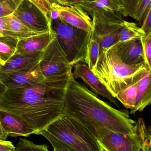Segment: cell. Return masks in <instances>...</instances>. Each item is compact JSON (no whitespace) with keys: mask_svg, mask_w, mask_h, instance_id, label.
I'll return each instance as SVG.
<instances>
[{"mask_svg":"<svg viewBox=\"0 0 151 151\" xmlns=\"http://www.w3.org/2000/svg\"><path fill=\"white\" fill-rule=\"evenodd\" d=\"M55 37V33L51 28L44 32L18 39L14 54L43 52Z\"/></svg>","mask_w":151,"mask_h":151,"instance_id":"4fadbf2b","label":"cell"},{"mask_svg":"<svg viewBox=\"0 0 151 151\" xmlns=\"http://www.w3.org/2000/svg\"><path fill=\"white\" fill-rule=\"evenodd\" d=\"M16 147L12 142L0 139V151H15Z\"/></svg>","mask_w":151,"mask_h":151,"instance_id":"f546056e","label":"cell"},{"mask_svg":"<svg viewBox=\"0 0 151 151\" xmlns=\"http://www.w3.org/2000/svg\"><path fill=\"white\" fill-rule=\"evenodd\" d=\"M0 3L5 4H9L12 7H14L16 9L15 4L10 1V0H0Z\"/></svg>","mask_w":151,"mask_h":151,"instance_id":"d590c367","label":"cell"},{"mask_svg":"<svg viewBox=\"0 0 151 151\" xmlns=\"http://www.w3.org/2000/svg\"><path fill=\"white\" fill-rule=\"evenodd\" d=\"M142 25L141 29L145 32V33H149L151 32V9L149 10L144 18L143 19Z\"/></svg>","mask_w":151,"mask_h":151,"instance_id":"83f0119b","label":"cell"},{"mask_svg":"<svg viewBox=\"0 0 151 151\" xmlns=\"http://www.w3.org/2000/svg\"><path fill=\"white\" fill-rule=\"evenodd\" d=\"M83 0H56L57 3L64 6H71L79 4Z\"/></svg>","mask_w":151,"mask_h":151,"instance_id":"4dcf8cb0","label":"cell"},{"mask_svg":"<svg viewBox=\"0 0 151 151\" xmlns=\"http://www.w3.org/2000/svg\"><path fill=\"white\" fill-rule=\"evenodd\" d=\"M13 15L28 28L38 33L48 31L51 22L34 4L24 0L16 9Z\"/></svg>","mask_w":151,"mask_h":151,"instance_id":"9c48e42d","label":"cell"},{"mask_svg":"<svg viewBox=\"0 0 151 151\" xmlns=\"http://www.w3.org/2000/svg\"><path fill=\"white\" fill-rule=\"evenodd\" d=\"M97 1V0H83V1H86L92 2L94 1Z\"/></svg>","mask_w":151,"mask_h":151,"instance_id":"ab89813d","label":"cell"},{"mask_svg":"<svg viewBox=\"0 0 151 151\" xmlns=\"http://www.w3.org/2000/svg\"><path fill=\"white\" fill-rule=\"evenodd\" d=\"M15 151H50L45 145H36L26 138H20Z\"/></svg>","mask_w":151,"mask_h":151,"instance_id":"d4e9b609","label":"cell"},{"mask_svg":"<svg viewBox=\"0 0 151 151\" xmlns=\"http://www.w3.org/2000/svg\"><path fill=\"white\" fill-rule=\"evenodd\" d=\"M151 69L145 71L137 82V92L134 107L130 110V114L134 115L142 112L151 103Z\"/></svg>","mask_w":151,"mask_h":151,"instance_id":"e0dca14e","label":"cell"},{"mask_svg":"<svg viewBox=\"0 0 151 151\" xmlns=\"http://www.w3.org/2000/svg\"><path fill=\"white\" fill-rule=\"evenodd\" d=\"M72 74L45 77L34 84L7 89L0 97V111L24 121L37 134L64 114V98Z\"/></svg>","mask_w":151,"mask_h":151,"instance_id":"6da1fadb","label":"cell"},{"mask_svg":"<svg viewBox=\"0 0 151 151\" xmlns=\"http://www.w3.org/2000/svg\"><path fill=\"white\" fill-rule=\"evenodd\" d=\"M43 53L14 54L6 63H0V72L9 73L30 67L40 61Z\"/></svg>","mask_w":151,"mask_h":151,"instance_id":"2e32d148","label":"cell"},{"mask_svg":"<svg viewBox=\"0 0 151 151\" xmlns=\"http://www.w3.org/2000/svg\"><path fill=\"white\" fill-rule=\"evenodd\" d=\"M149 69L144 62L135 65L124 63L111 46L100 51L92 72L115 98L119 91L138 81Z\"/></svg>","mask_w":151,"mask_h":151,"instance_id":"3957f363","label":"cell"},{"mask_svg":"<svg viewBox=\"0 0 151 151\" xmlns=\"http://www.w3.org/2000/svg\"><path fill=\"white\" fill-rule=\"evenodd\" d=\"M7 89V88L0 80V97L3 95L4 93H5Z\"/></svg>","mask_w":151,"mask_h":151,"instance_id":"e575fe53","label":"cell"},{"mask_svg":"<svg viewBox=\"0 0 151 151\" xmlns=\"http://www.w3.org/2000/svg\"><path fill=\"white\" fill-rule=\"evenodd\" d=\"M45 130L75 151H104L86 127L65 113Z\"/></svg>","mask_w":151,"mask_h":151,"instance_id":"277c9868","label":"cell"},{"mask_svg":"<svg viewBox=\"0 0 151 151\" xmlns=\"http://www.w3.org/2000/svg\"><path fill=\"white\" fill-rule=\"evenodd\" d=\"M0 121L8 137H28L36 134V131L24 121L6 112L0 111Z\"/></svg>","mask_w":151,"mask_h":151,"instance_id":"9a60e30c","label":"cell"},{"mask_svg":"<svg viewBox=\"0 0 151 151\" xmlns=\"http://www.w3.org/2000/svg\"><path fill=\"white\" fill-rule=\"evenodd\" d=\"M49 8L51 9V5L52 4L56 2V0H45Z\"/></svg>","mask_w":151,"mask_h":151,"instance_id":"f35d334b","label":"cell"},{"mask_svg":"<svg viewBox=\"0 0 151 151\" xmlns=\"http://www.w3.org/2000/svg\"><path fill=\"white\" fill-rule=\"evenodd\" d=\"M78 5L88 14L94 11L119 12L121 9L120 0H97L92 2L82 1Z\"/></svg>","mask_w":151,"mask_h":151,"instance_id":"d6986e66","label":"cell"},{"mask_svg":"<svg viewBox=\"0 0 151 151\" xmlns=\"http://www.w3.org/2000/svg\"><path fill=\"white\" fill-rule=\"evenodd\" d=\"M73 66L55 37L43 51L39 61L42 74L45 78L70 74Z\"/></svg>","mask_w":151,"mask_h":151,"instance_id":"ba28073f","label":"cell"},{"mask_svg":"<svg viewBox=\"0 0 151 151\" xmlns=\"http://www.w3.org/2000/svg\"><path fill=\"white\" fill-rule=\"evenodd\" d=\"M18 39L14 37L7 26L5 17H0V41L16 48Z\"/></svg>","mask_w":151,"mask_h":151,"instance_id":"cb8c5ba5","label":"cell"},{"mask_svg":"<svg viewBox=\"0 0 151 151\" xmlns=\"http://www.w3.org/2000/svg\"><path fill=\"white\" fill-rule=\"evenodd\" d=\"M64 113L85 127L105 128L123 134L136 132L135 121L126 111L112 107L71 75L64 98Z\"/></svg>","mask_w":151,"mask_h":151,"instance_id":"7a4b0ae2","label":"cell"},{"mask_svg":"<svg viewBox=\"0 0 151 151\" xmlns=\"http://www.w3.org/2000/svg\"><path fill=\"white\" fill-rule=\"evenodd\" d=\"M69 147H70V148H71V150H72L73 151H75L73 149H72V148H71V147H70V146H69Z\"/></svg>","mask_w":151,"mask_h":151,"instance_id":"60d3db41","label":"cell"},{"mask_svg":"<svg viewBox=\"0 0 151 151\" xmlns=\"http://www.w3.org/2000/svg\"><path fill=\"white\" fill-rule=\"evenodd\" d=\"M45 77L41 72L39 62L26 69L13 72H0V80L7 89L31 85L42 81Z\"/></svg>","mask_w":151,"mask_h":151,"instance_id":"8fae6325","label":"cell"},{"mask_svg":"<svg viewBox=\"0 0 151 151\" xmlns=\"http://www.w3.org/2000/svg\"><path fill=\"white\" fill-rule=\"evenodd\" d=\"M92 17L91 38L100 45V51L106 49L118 42L124 20L119 12L94 11Z\"/></svg>","mask_w":151,"mask_h":151,"instance_id":"52a82bcc","label":"cell"},{"mask_svg":"<svg viewBox=\"0 0 151 151\" xmlns=\"http://www.w3.org/2000/svg\"><path fill=\"white\" fill-rule=\"evenodd\" d=\"M100 45L95 39L91 38L87 45L85 63L91 71L97 62L100 55Z\"/></svg>","mask_w":151,"mask_h":151,"instance_id":"603a6c76","label":"cell"},{"mask_svg":"<svg viewBox=\"0 0 151 151\" xmlns=\"http://www.w3.org/2000/svg\"><path fill=\"white\" fill-rule=\"evenodd\" d=\"M119 12L124 17H129L142 22L151 9V0H120Z\"/></svg>","mask_w":151,"mask_h":151,"instance_id":"ac0fdd59","label":"cell"},{"mask_svg":"<svg viewBox=\"0 0 151 151\" xmlns=\"http://www.w3.org/2000/svg\"><path fill=\"white\" fill-rule=\"evenodd\" d=\"M51 28L70 63L74 66L79 62L84 63L91 31L74 27L60 17L51 21Z\"/></svg>","mask_w":151,"mask_h":151,"instance_id":"8992f818","label":"cell"},{"mask_svg":"<svg viewBox=\"0 0 151 151\" xmlns=\"http://www.w3.org/2000/svg\"><path fill=\"white\" fill-rule=\"evenodd\" d=\"M142 44L144 60L149 68L151 69V32L140 40Z\"/></svg>","mask_w":151,"mask_h":151,"instance_id":"484cf974","label":"cell"},{"mask_svg":"<svg viewBox=\"0 0 151 151\" xmlns=\"http://www.w3.org/2000/svg\"><path fill=\"white\" fill-rule=\"evenodd\" d=\"M137 81L133 83L120 91L115 96L124 107L132 110L134 107L137 92Z\"/></svg>","mask_w":151,"mask_h":151,"instance_id":"7402d4cb","label":"cell"},{"mask_svg":"<svg viewBox=\"0 0 151 151\" xmlns=\"http://www.w3.org/2000/svg\"><path fill=\"white\" fill-rule=\"evenodd\" d=\"M15 9L9 4L0 3V17H6L12 14Z\"/></svg>","mask_w":151,"mask_h":151,"instance_id":"f1b7e54d","label":"cell"},{"mask_svg":"<svg viewBox=\"0 0 151 151\" xmlns=\"http://www.w3.org/2000/svg\"><path fill=\"white\" fill-rule=\"evenodd\" d=\"M7 26L12 34L18 39L27 38L38 33L28 28L18 19L13 15V13L5 17Z\"/></svg>","mask_w":151,"mask_h":151,"instance_id":"ffe728a7","label":"cell"},{"mask_svg":"<svg viewBox=\"0 0 151 151\" xmlns=\"http://www.w3.org/2000/svg\"><path fill=\"white\" fill-rule=\"evenodd\" d=\"M60 17L58 12L54 9L51 8V21L55 19H58Z\"/></svg>","mask_w":151,"mask_h":151,"instance_id":"d6a6232c","label":"cell"},{"mask_svg":"<svg viewBox=\"0 0 151 151\" xmlns=\"http://www.w3.org/2000/svg\"><path fill=\"white\" fill-rule=\"evenodd\" d=\"M112 46L121 61L127 65H136L144 62L140 40L116 42Z\"/></svg>","mask_w":151,"mask_h":151,"instance_id":"5bb4252c","label":"cell"},{"mask_svg":"<svg viewBox=\"0 0 151 151\" xmlns=\"http://www.w3.org/2000/svg\"><path fill=\"white\" fill-rule=\"evenodd\" d=\"M16 48L0 41V63H6L15 54Z\"/></svg>","mask_w":151,"mask_h":151,"instance_id":"4316f807","label":"cell"},{"mask_svg":"<svg viewBox=\"0 0 151 151\" xmlns=\"http://www.w3.org/2000/svg\"><path fill=\"white\" fill-rule=\"evenodd\" d=\"M150 149H151V135L146 138L144 142L140 146L137 151H147Z\"/></svg>","mask_w":151,"mask_h":151,"instance_id":"1f68e13d","label":"cell"},{"mask_svg":"<svg viewBox=\"0 0 151 151\" xmlns=\"http://www.w3.org/2000/svg\"><path fill=\"white\" fill-rule=\"evenodd\" d=\"M51 8L56 10L60 18L67 24L85 31L92 30V19L78 4L64 6L55 3L51 4Z\"/></svg>","mask_w":151,"mask_h":151,"instance_id":"7c38bea8","label":"cell"},{"mask_svg":"<svg viewBox=\"0 0 151 151\" xmlns=\"http://www.w3.org/2000/svg\"><path fill=\"white\" fill-rule=\"evenodd\" d=\"M72 76L75 79L80 78L92 92L108 99L111 103L120 108L119 104L106 87L100 81L97 76L83 62H79L74 65Z\"/></svg>","mask_w":151,"mask_h":151,"instance_id":"30bf717a","label":"cell"},{"mask_svg":"<svg viewBox=\"0 0 151 151\" xmlns=\"http://www.w3.org/2000/svg\"><path fill=\"white\" fill-rule=\"evenodd\" d=\"M141 27L134 22L125 21L119 34L118 39L117 42H125L130 41L140 40L146 35Z\"/></svg>","mask_w":151,"mask_h":151,"instance_id":"44dd1931","label":"cell"},{"mask_svg":"<svg viewBox=\"0 0 151 151\" xmlns=\"http://www.w3.org/2000/svg\"><path fill=\"white\" fill-rule=\"evenodd\" d=\"M135 125L136 132L131 134L117 133L100 127L86 128L97 140L104 151H137L146 138L150 135V127L149 130L147 129L142 118L138 119Z\"/></svg>","mask_w":151,"mask_h":151,"instance_id":"5b68a950","label":"cell"},{"mask_svg":"<svg viewBox=\"0 0 151 151\" xmlns=\"http://www.w3.org/2000/svg\"><path fill=\"white\" fill-rule=\"evenodd\" d=\"M27 1H29L31 2L32 3H33V4H34V5H35L37 8H38V9H39V10L43 13L42 10L41 8L40 5H39L38 3L36 1V0H27ZM43 15H44V14H43Z\"/></svg>","mask_w":151,"mask_h":151,"instance_id":"8d00e7d4","label":"cell"},{"mask_svg":"<svg viewBox=\"0 0 151 151\" xmlns=\"http://www.w3.org/2000/svg\"><path fill=\"white\" fill-rule=\"evenodd\" d=\"M7 137H8V136L4 130L1 124V121H0V139L5 140Z\"/></svg>","mask_w":151,"mask_h":151,"instance_id":"836d02e7","label":"cell"},{"mask_svg":"<svg viewBox=\"0 0 151 151\" xmlns=\"http://www.w3.org/2000/svg\"><path fill=\"white\" fill-rule=\"evenodd\" d=\"M14 4L16 9L24 1V0H10Z\"/></svg>","mask_w":151,"mask_h":151,"instance_id":"74e56055","label":"cell"}]
</instances>
